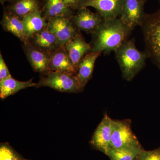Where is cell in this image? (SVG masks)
I'll return each instance as SVG.
<instances>
[{
  "mask_svg": "<svg viewBox=\"0 0 160 160\" xmlns=\"http://www.w3.org/2000/svg\"><path fill=\"white\" fill-rule=\"evenodd\" d=\"M132 32L119 18L105 21L92 34L90 52H103L109 54L129 39Z\"/></svg>",
  "mask_w": 160,
  "mask_h": 160,
  "instance_id": "6da1fadb",
  "label": "cell"
},
{
  "mask_svg": "<svg viewBox=\"0 0 160 160\" xmlns=\"http://www.w3.org/2000/svg\"><path fill=\"white\" fill-rule=\"evenodd\" d=\"M124 79L131 82L146 65L149 58L146 51L137 48L134 38L128 39L114 52Z\"/></svg>",
  "mask_w": 160,
  "mask_h": 160,
  "instance_id": "7a4b0ae2",
  "label": "cell"
},
{
  "mask_svg": "<svg viewBox=\"0 0 160 160\" xmlns=\"http://www.w3.org/2000/svg\"><path fill=\"white\" fill-rule=\"evenodd\" d=\"M141 27L146 53L160 69V9L153 13H146Z\"/></svg>",
  "mask_w": 160,
  "mask_h": 160,
  "instance_id": "3957f363",
  "label": "cell"
},
{
  "mask_svg": "<svg viewBox=\"0 0 160 160\" xmlns=\"http://www.w3.org/2000/svg\"><path fill=\"white\" fill-rule=\"evenodd\" d=\"M40 79L36 87L45 86L61 92L76 93L83 91L84 88L75 77V74L59 71H47Z\"/></svg>",
  "mask_w": 160,
  "mask_h": 160,
  "instance_id": "277c9868",
  "label": "cell"
},
{
  "mask_svg": "<svg viewBox=\"0 0 160 160\" xmlns=\"http://www.w3.org/2000/svg\"><path fill=\"white\" fill-rule=\"evenodd\" d=\"M138 138L131 128L130 119L113 120L111 148H142Z\"/></svg>",
  "mask_w": 160,
  "mask_h": 160,
  "instance_id": "5b68a950",
  "label": "cell"
},
{
  "mask_svg": "<svg viewBox=\"0 0 160 160\" xmlns=\"http://www.w3.org/2000/svg\"><path fill=\"white\" fill-rule=\"evenodd\" d=\"M146 0H125L120 19L132 31L141 26L145 18Z\"/></svg>",
  "mask_w": 160,
  "mask_h": 160,
  "instance_id": "8992f818",
  "label": "cell"
},
{
  "mask_svg": "<svg viewBox=\"0 0 160 160\" xmlns=\"http://www.w3.org/2000/svg\"><path fill=\"white\" fill-rule=\"evenodd\" d=\"M125 0H82L77 9L92 7L96 9L105 21L119 18Z\"/></svg>",
  "mask_w": 160,
  "mask_h": 160,
  "instance_id": "52a82bcc",
  "label": "cell"
},
{
  "mask_svg": "<svg viewBox=\"0 0 160 160\" xmlns=\"http://www.w3.org/2000/svg\"><path fill=\"white\" fill-rule=\"evenodd\" d=\"M113 120L105 113L92 135L90 144L95 149L107 155L111 148Z\"/></svg>",
  "mask_w": 160,
  "mask_h": 160,
  "instance_id": "ba28073f",
  "label": "cell"
},
{
  "mask_svg": "<svg viewBox=\"0 0 160 160\" xmlns=\"http://www.w3.org/2000/svg\"><path fill=\"white\" fill-rule=\"evenodd\" d=\"M78 10L76 14L70 18V21L78 30L92 34L105 22L99 13L92 12L87 7Z\"/></svg>",
  "mask_w": 160,
  "mask_h": 160,
  "instance_id": "9c48e42d",
  "label": "cell"
},
{
  "mask_svg": "<svg viewBox=\"0 0 160 160\" xmlns=\"http://www.w3.org/2000/svg\"><path fill=\"white\" fill-rule=\"evenodd\" d=\"M48 29L57 38L60 47L64 46L78 32L68 18L58 17L48 20Z\"/></svg>",
  "mask_w": 160,
  "mask_h": 160,
  "instance_id": "30bf717a",
  "label": "cell"
},
{
  "mask_svg": "<svg viewBox=\"0 0 160 160\" xmlns=\"http://www.w3.org/2000/svg\"><path fill=\"white\" fill-rule=\"evenodd\" d=\"M64 48L77 71L80 61L86 55L91 52L92 46L86 42L82 36L79 32L66 43Z\"/></svg>",
  "mask_w": 160,
  "mask_h": 160,
  "instance_id": "8fae6325",
  "label": "cell"
},
{
  "mask_svg": "<svg viewBox=\"0 0 160 160\" xmlns=\"http://www.w3.org/2000/svg\"><path fill=\"white\" fill-rule=\"evenodd\" d=\"M24 49L27 58L35 71H49L50 53L39 49L30 42L24 44Z\"/></svg>",
  "mask_w": 160,
  "mask_h": 160,
  "instance_id": "7c38bea8",
  "label": "cell"
},
{
  "mask_svg": "<svg viewBox=\"0 0 160 160\" xmlns=\"http://www.w3.org/2000/svg\"><path fill=\"white\" fill-rule=\"evenodd\" d=\"M50 54L49 71L62 72L76 74V69L64 47H60Z\"/></svg>",
  "mask_w": 160,
  "mask_h": 160,
  "instance_id": "4fadbf2b",
  "label": "cell"
},
{
  "mask_svg": "<svg viewBox=\"0 0 160 160\" xmlns=\"http://www.w3.org/2000/svg\"><path fill=\"white\" fill-rule=\"evenodd\" d=\"M102 53L89 52L84 56L79 63L75 77L84 88L92 77L96 61Z\"/></svg>",
  "mask_w": 160,
  "mask_h": 160,
  "instance_id": "5bb4252c",
  "label": "cell"
},
{
  "mask_svg": "<svg viewBox=\"0 0 160 160\" xmlns=\"http://www.w3.org/2000/svg\"><path fill=\"white\" fill-rule=\"evenodd\" d=\"M1 23L5 31L14 35L24 44L29 42V39L26 35L22 19L9 12H5Z\"/></svg>",
  "mask_w": 160,
  "mask_h": 160,
  "instance_id": "9a60e30c",
  "label": "cell"
},
{
  "mask_svg": "<svg viewBox=\"0 0 160 160\" xmlns=\"http://www.w3.org/2000/svg\"><path fill=\"white\" fill-rule=\"evenodd\" d=\"M30 39L32 42H30L33 46L48 53H51L61 47L57 38L47 26L34 34Z\"/></svg>",
  "mask_w": 160,
  "mask_h": 160,
  "instance_id": "2e32d148",
  "label": "cell"
},
{
  "mask_svg": "<svg viewBox=\"0 0 160 160\" xmlns=\"http://www.w3.org/2000/svg\"><path fill=\"white\" fill-rule=\"evenodd\" d=\"M26 35L29 40L33 36L48 26L39 9L30 12L22 19Z\"/></svg>",
  "mask_w": 160,
  "mask_h": 160,
  "instance_id": "e0dca14e",
  "label": "cell"
},
{
  "mask_svg": "<svg viewBox=\"0 0 160 160\" xmlns=\"http://www.w3.org/2000/svg\"><path fill=\"white\" fill-rule=\"evenodd\" d=\"M32 79L26 82L18 81L11 76L0 81V97L4 99L17 93L18 92L29 87L36 86Z\"/></svg>",
  "mask_w": 160,
  "mask_h": 160,
  "instance_id": "ac0fdd59",
  "label": "cell"
},
{
  "mask_svg": "<svg viewBox=\"0 0 160 160\" xmlns=\"http://www.w3.org/2000/svg\"><path fill=\"white\" fill-rule=\"evenodd\" d=\"M44 11L45 18L48 20L58 17L69 19L73 16L71 9L66 6L63 0H46Z\"/></svg>",
  "mask_w": 160,
  "mask_h": 160,
  "instance_id": "d6986e66",
  "label": "cell"
},
{
  "mask_svg": "<svg viewBox=\"0 0 160 160\" xmlns=\"http://www.w3.org/2000/svg\"><path fill=\"white\" fill-rule=\"evenodd\" d=\"M39 9L37 0H17L9 9V13L22 19L30 12Z\"/></svg>",
  "mask_w": 160,
  "mask_h": 160,
  "instance_id": "ffe728a7",
  "label": "cell"
},
{
  "mask_svg": "<svg viewBox=\"0 0 160 160\" xmlns=\"http://www.w3.org/2000/svg\"><path fill=\"white\" fill-rule=\"evenodd\" d=\"M142 148H110L107 156L110 160H137L143 150Z\"/></svg>",
  "mask_w": 160,
  "mask_h": 160,
  "instance_id": "44dd1931",
  "label": "cell"
},
{
  "mask_svg": "<svg viewBox=\"0 0 160 160\" xmlns=\"http://www.w3.org/2000/svg\"><path fill=\"white\" fill-rule=\"evenodd\" d=\"M0 160H23L16 154L11 147L6 144L0 148Z\"/></svg>",
  "mask_w": 160,
  "mask_h": 160,
  "instance_id": "7402d4cb",
  "label": "cell"
},
{
  "mask_svg": "<svg viewBox=\"0 0 160 160\" xmlns=\"http://www.w3.org/2000/svg\"><path fill=\"white\" fill-rule=\"evenodd\" d=\"M138 160H160V147L149 151L143 149Z\"/></svg>",
  "mask_w": 160,
  "mask_h": 160,
  "instance_id": "603a6c76",
  "label": "cell"
},
{
  "mask_svg": "<svg viewBox=\"0 0 160 160\" xmlns=\"http://www.w3.org/2000/svg\"><path fill=\"white\" fill-rule=\"evenodd\" d=\"M11 75L8 67L4 61L2 56L1 53L0 54V81L9 77Z\"/></svg>",
  "mask_w": 160,
  "mask_h": 160,
  "instance_id": "cb8c5ba5",
  "label": "cell"
},
{
  "mask_svg": "<svg viewBox=\"0 0 160 160\" xmlns=\"http://www.w3.org/2000/svg\"><path fill=\"white\" fill-rule=\"evenodd\" d=\"M82 0H63L66 6L69 8L77 9V7L79 3Z\"/></svg>",
  "mask_w": 160,
  "mask_h": 160,
  "instance_id": "d4e9b609",
  "label": "cell"
},
{
  "mask_svg": "<svg viewBox=\"0 0 160 160\" xmlns=\"http://www.w3.org/2000/svg\"><path fill=\"white\" fill-rule=\"evenodd\" d=\"M11 1V0H0L1 3H3L5 2H8V1Z\"/></svg>",
  "mask_w": 160,
  "mask_h": 160,
  "instance_id": "484cf974",
  "label": "cell"
},
{
  "mask_svg": "<svg viewBox=\"0 0 160 160\" xmlns=\"http://www.w3.org/2000/svg\"><path fill=\"white\" fill-rule=\"evenodd\" d=\"M159 2H160V0H159Z\"/></svg>",
  "mask_w": 160,
  "mask_h": 160,
  "instance_id": "4316f807",
  "label": "cell"
},
{
  "mask_svg": "<svg viewBox=\"0 0 160 160\" xmlns=\"http://www.w3.org/2000/svg\"></svg>",
  "mask_w": 160,
  "mask_h": 160,
  "instance_id": "83f0119b",
  "label": "cell"
},
{
  "mask_svg": "<svg viewBox=\"0 0 160 160\" xmlns=\"http://www.w3.org/2000/svg\"></svg>",
  "mask_w": 160,
  "mask_h": 160,
  "instance_id": "f1b7e54d",
  "label": "cell"
}]
</instances>
